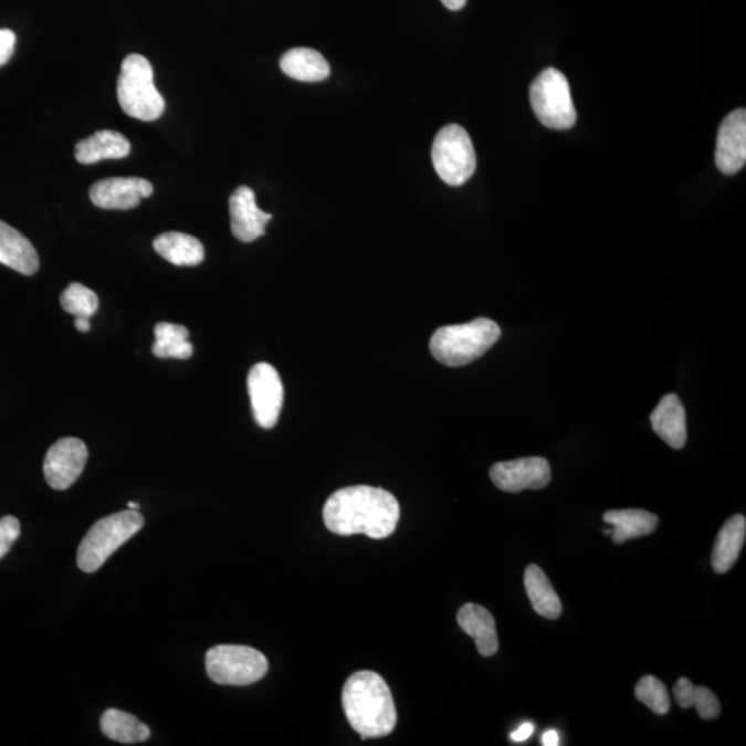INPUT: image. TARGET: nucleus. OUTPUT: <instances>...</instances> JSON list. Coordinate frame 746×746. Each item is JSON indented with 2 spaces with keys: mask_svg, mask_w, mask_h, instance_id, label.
<instances>
[{
  "mask_svg": "<svg viewBox=\"0 0 746 746\" xmlns=\"http://www.w3.org/2000/svg\"><path fill=\"white\" fill-rule=\"evenodd\" d=\"M323 514L330 533L342 536L364 534L369 538L385 539L397 528L400 505L389 491L354 485L332 494Z\"/></svg>",
  "mask_w": 746,
  "mask_h": 746,
  "instance_id": "nucleus-1",
  "label": "nucleus"
},
{
  "mask_svg": "<svg viewBox=\"0 0 746 746\" xmlns=\"http://www.w3.org/2000/svg\"><path fill=\"white\" fill-rule=\"evenodd\" d=\"M347 722L363 739L389 735L397 724V711L389 685L378 673L356 672L342 693Z\"/></svg>",
  "mask_w": 746,
  "mask_h": 746,
  "instance_id": "nucleus-2",
  "label": "nucleus"
},
{
  "mask_svg": "<svg viewBox=\"0 0 746 746\" xmlns=\"http://www.w3.org/2000/svg\"><path fill=\"white\" fill-rule=\"evenodd\" d=\"M501 337L500 325L488 318L442 326L430 340V351L446 367H463L483 357Z\"/></svg>",
  "mask_w": 746,
  "mask_h": 746,
  "instance_id": "nucleus-3",
  "label": "nucleus"
},
{
  "mask_svg": "<svg viewBox=\"0 0 746 746\" xmlns=\"http://www.w3.org/2000/svg\"><path fill=\"white\" fill-rule=\"evenodd\" d=\"M118 102L132 118L151 122L162 116L165 99L154 85L153 65L141 54H130L124 60L118 77Z\"/></svg>",
  "mask_w": 746,
  "mask_h": 746,
  "instance_id": "nucleus-4",
  "label": "nucleus"
},
{
  "mask_svg": "<svg viewBox=\"0 0 746 746\" xmlns=\"http://www.w3.org/2000/svg\"><path fill=\"white\" fill-rule=\"evenodd\" d=\"M144 517L137 511H124L98 519L77 549L76 563L83 572L98 571L111 555L143 528Z\"/></svg>",
  "mask_w": 746,
  "mask_h": 746,
  "instance_id": "nucleus-5",
  "label": "nucleus"
},
{
  "mask_svg": "<svg viewBox=\"0 0 746 746\" xmlns=\"http://www.w3.org/2000/svg\"><path fill=\"white\" fill-rule=\"evenodd\" d=\"M529 102L536 118L550 129L566 130L577 122V109L566 75L556 69H546L529 87Z\"/></svg>",
  "mask_w": 746,
  "mask_h": 746,
  "instance_id": "nucleus-6",
  "label": "nucleus"
},
{
  "mask_svg": "<svg viewBox=\"0 0 746 746\" xmlns=\"http://www.w3.org/2000/svg\"><path fill=\"white\" fill-rule=\"evenodd\" d=\"M431 160L440 179L453 187L464 185L477 168L472 138L459 125H446L437 133Z\"/></svg>",
  "mask_w": 746,
  "mask_h": 746,
  "instance_id": "nucleus-7",
  "label": "nucleus"
},
{
  "mask_svg": "<svg viewBox=\"0 0 746 746\" xmlns=\"http://www.w3.org/2000/svg\"><path fill=\"white\" fill-rule=\"evenodd\" d=\"M204 663L208 676L223 685L253 684L269 671L267 658L248 645H216L207 652Z\"/></svg>",
  "mask_w": 746,
  "mask_h": 746,
  "instance_id": "nucleus-8",
  "label": "nucleus"
},
{
  "mask_svg": "<svg viewBox=\"0 0 746 746\" xmlns=\"http://www.w3.org/2000/svg\"><path fill=\"white\" fill-rule=\"evenodd\" d=\"M248 391L256 423L273 429L284 406V386L273 365L259 363L249 370Z\"/></svg>",
  "mask_w": 746,
  "mask_h": 746,
  "instance_id": "nucleus-9",
  "label": "nucleus"
},
{
  "mask_svg": "<svg viewBox=\"0 0 746 746\" xmlns=\"http://www.w3.org/2000/svg\"><path fill=\"white\" fill-rule=\"evenodd\" d=\"M87 446L74 437H65L49 448L43 473L53 490L64 491L75 484L86 466Z\"/></svg>",
  "mask_w": 746,
  "mask_h": 746,
  "instance_id": "nucleus-10",
  "label": "nucleus"
},
{
  "mask_svg": "<svg viewBox=\"0 0 746 746\" xmlns=\"http://www.w3.org/2000/svg\"><path fill=\"white\" fill-rule=\"evenodd\" d=\"M490 475L496 488L511 494L524 490L545 488L551 479L549 462L539 456L495 463L491 467Z\"/></svg>",
  "mask_w": 746,
  "mask_h": 746,
  "instance_id": "nucleus-11",
  "label": "nucleus"
},
{
  "mask_svg": "<svg viewBox=\"0 0 746 746\" xmlns=\"http://www.w3.org/2000/svg\"><path fill=\"white\" fill-rule=\"evenodd\" d=\"M154 187L138 177H113L94 182L91 188V201L97 208L108 210H129L140 204L141 199L151 197Z\"/></svg>",
  "mask_w": 746,
  "mask_h": 746,
  "instance_id": "nucleus-12",
  "label": "nucleus"
},
{
  "mask_svg": "<svg viewBox=\"0 0 746 746\" xmlns=\"http://www.w3.org/2000/svg\"><path fill=\"white\" fill-rule=\"evenodd\" d=\"M716 166L724 175H735L746 162V111L735 109L722 122L717 133Z\"/></svg>",
  "mask_w": 746,
  "mask_h": 746,
  "instance_id": "nucleus-13",
  "label": "nucleus"
},
{
  "mask_svg": "<svg viewBox=\"0 0 746 746\" xmlns=\"http://www.w3.org/2000/svg\"><path fill=\"white\" fill-rule=\"evenodd\" d=\"M231 231L238 241L253 242L265 234V224L273 216L258 207L251 188L238 187L230 197Z\"/></svg>",
  "mask_w": 746,
  "mask_h": 746,
  "instance_id": "nucleus-14",
  "label": "nucleus"
},
{
  "mask_svg": "<svg viewBox=\"0 0 746 746\" xmlns=\"http://www.w3.org/2000/svg\"><path fill=\"white\" fill-rule=\"evenodd\" d=\"M0 264L8 265L22 275H33L39 270L35 246L19 230L2 220H0Z\"/></svg>",
  "mask_w": 746,
  "mask_h": 746,
  "instance_id": "nucleus-15",
  "label": "nucleus"
},
{
  "mask_svg": "<svg viewBox=\"0 0 746 746\" xmlns=\"http://www.w3.org/2000/svg\"><path fill=\"white\" fill-rule=\"evenodd\" d=\"M458 623L464 633L473 638L483 656L495 655L500 650L495 619L486 608L479 605H464L458 612Z\"/></svg>",
  "mask_w": 746,
  "mask_h": 746,
  "instance_id": "nucleus-16",
  "label": "nucleus"
},
{
  "mask_svg": "<svg viewBox=\"0 0 746 746\" xmlns=\"http://www.w3.org/2000/svg\"><path fill=\"white\" fill-rule=\"evenodd\" d=\"M652 429L674 450H680L687 441L685 429V411L682 401L676 395H666L661 398L654 412L650 417Z\"/></svg>",
  "mask_w": 746,
  "mask_h": 746,
  "instance_id": "nucleus-17",
  "label": "nucleus"
},
{
  "mask_svg": "<svg viewBox=\"0 0 746 746\" xmlns=\"http://www.w3.org/2000/svg\"><path fill=\"white\" fill-rule=\"evenodd\" d=\"M129 154V140L115 130H99L75 146V158L83 165L97 164L103 159H122Z\"/></svg>",
  "mask_w": 746,
  "mask_h": 746,
  "instance_id": "nucleus-18",
  "label": "nucleus"
},
{
  "mask_svg": "<svg viewBox=\"0 0 746 746\" xmlns=\"http://www.w3.org/2000/svg\"><path fill=\"white\" fill-rule=\"evenodd\" d=\"M155 252L179 267H191L203 262L204 248L196 237L182 232H165L154 240Z\"/></svg>",
  "mask_w": 746,
  "mask_h": 746,
  "instance_id": "nucleus-19",
  "label": "nucleus"
},
{
  "mask_svg": "<svg viewBox=\"0 0 746 746\" xmlns=\"http://www.w3.org/2000/svg\"><path fill=\"white\" fill-rule=\"evenodd\" d=\"M746 538V519L740 514L728 518L717 535L715 549L712 553V567L717 574L733 568L743 550Z\"/></svg>",
  "mask_w": 746,
  "mask_h": 746,
  "instance_id": "nucleus-20",
  "label": "nucleus"
},
{
  "mask_svg": "<svg viewBox=\"0 0 746 746\" xmlns=\"http://www.w3.org/2000/svg\"><path fill=\"white\" fill-rule=\"evenodd\" d=\"M280 65L285 75L301 82L325 81L330 74V66L324 55L308 48L287 50Z\"/></svg>",
  "mask_w": 746,
  "mask_h": 746,
  "instance_id": "nucleus-21",
  "label": "nucleus"
},
{
  "mask_svg": "<svg viewBox=\"0 0 746 746\" xmlns=\"http://www.w3.org/2000/svg\"><path fill=\"white\" fill-rule=\"evenodd\" d=\"M605 522L612 525V540L621 545L629 539L654 533L660 518L641 508H627V511L606 512Z\"/></svg>",
  "mask_w": 746,
  "mask_h": 746,
  "instance_id": "nucleus-22",
  "label": "nucleus"
},
{
  "mask_svg": "<svg viewBox=\"0 0 746 746\" xmlns=\"http://www.w3.org/2000/svg\"><path fill=\"white\" fill-rule=\"evenodd\" d=\"M524 585L530 605L540 617L557 619L561 616V601L558 599L556 590L553 589L550 580L536 564H530L525 569Z\"/></svg>",
  "mask_w": 746,
  "mask_h": 746,
  "instance_id": "nucleus-23",
  "label": "nucleus"
},
{
  "mask_svg": "<svg viewBox=\"0 0 746 746\" xmlns=\"http://www.w3.org/2000/svg\"><path fill=\"white\" fill-rule=\"evenodd\" d=\"M99 727L105 737L120 744L144 743L151 735V729L146 724L130 713L119 710L105 711Z\"/></svg>",
  "mask_w": 746,
  "mask_h": 746,
  "instance_id": "nucleus-24",
  "label": "nucleus"
},
{
  "mask_svg": "<svg viewBox=\"0 0 746 746\" xmlns=\"http://www.w3.org/2000/svg\"><path fill=\"white\" fill-rule=\"evenodd\" d=\"M154 334V356L177 359H188L192 356L193 346L188 342L190 334L186 326L159 323L155 325Z\"/></svg>",
  "mask_w": 746,
  "mask_h": 746,
  "instance_id": "nucleus-25",
  "label": "nucleus"
},
{
  "mask_svg": "<svg viewBox=\"0 0 746 746\" xmlns=\"http://www.w3.org/2000/svg\"><path fill=\"white\" fill-rule=\"evenodd\" d=\"M61 307L66 313L75 315L76 318L91 319L98 309V297L96 293L88 290L85 285L70 284L60 296Z\"/></svg>",
  "mask_w": 746,
  "mask_h": 746,
  "instance_id": "nucleus-26",
  "label": "nucleus"
},
{
  "mask_svg": "<svg viewBox=\"0 0 746 746\" xmlns=\"http://www.w3.org/2000/svg\"><path fill=\"white\" fill-rule=\"evenodd\" d=\"M635 698L643 702L656 715H665L671 710V698L665 684L654 676L641 677L635 685Z\"/></svg>",
  "mask_w": 746,
  "mask_h": 746,
  "instance_id": "nucleus-27",
  "label": "nucleus"
},
{
  "mask_svg": "<svg viewBox=\"0 0 746 746\" xmlns=\"http://www.w3.org/2000/svg\"><path fill=\"white\" fill-rule=\"evenodd\" d=\"M691 706H694L698 715L706 721L721 715V702L713 691L706 687H694Z\"/></svg>",
  "mask_w": 746,
  "mask_h": 746,
  "instance_id": "nucleus-28",
  "label": "nucleus"
},
{
  "mask_svg": "<svg viewBox=\"0 0 746 746\" xmlns=\"http://www.w3.org/2000/svg\"><path fill=\"white\" fill-rule=\"evenodd\" d=\"M20 533L19 519L13 516L0 518V560L8 555L11 546L19 539Z\"/></svg>",
  "mask_w": 746,
  "mask_h": 746,
  "instance_id": "nucleus-29",
  "label": "nucleus"
},
{
  "mask_svg": "<svg viewBox=\"0 0 746 746\" xmlns=\"http://www.w3.org/2000/svg\"><path fill=\"white\" fill-rule=\"evenodd\" d=\"M695 685L689 679L682 677L674 684L673 694L680 707L689 710L691 707V698H693V691Z\"/></svg>",
  "mask_w": 746,
  "mask_h": 746,
  "instance_id": "nucleus-30",
  "label": "nucleus"
},
{
  "mask_svg": "<svg viewBox=\"0 0 746 746\" xmlns=\"http://www.w3.org/2000/svg\"><path fill=\"white\" fill-rule=\"evenodd\" d=\"M15 33L10 30H0V66L9 63L15 48Z\"/></svg>",
  "mask_w": 746,
  "mask_h": 746,
  "instance_id": "nucleus-31",
  "label": "nucleus"
},
{
  "mask_svg": "<svg viewBox=\"0 0 746 746\" xmlns=\"http://www.w3.org/2000/svg\"><path fill=\"white\" fill-rule=\"evenodd\" d=\"M534 729L535 727L533 723H524L517 729H514V732L511 734V739L513 743H524V740H527L530 735L534 734Z\"/></svg>",
  "mask_w": 746,
  "mask_h": 746,
  "instance_id": "nucleus-32",
  "label": "nucleus"
},
{
  "mask_svg": "<svg viewBox=\"0 0 746 746\" xmlns=\"http://www.w3.org/2000/svg\"><path fill=\"white\" fill-rule=\"evenodd\" d=\"M558 740H560V738H558L556 729H547V732L542 735L540 743L544 746H557Z\"/></svg>",
  "mask_w": 746,
  "mask_h": 746,
  "instance_id": "nucleus-33",
  "label": "nucleus"
},
{
  "mask_svg": "<svg viewBox=\"0 0 746 746\" xmlns=\"http://www.w3.org/2000/svg\"><path fill=\"white\" fill-rule=\"evenodd\" d=\"M442 4L445 6L446 9L458 11L464 8L466 6L467 0H441Z\"/></svg>",
  "mask_w": 746,
  "mask_h": 746,
  "instance_id": "nucleus-34",
  "label": "nucleus"
},
{
  "mask_svg": "<svg viewBox=\"0 0 746 746\" xmlns=\"http://www.w3.org/2000/svg\"><path fill=\"white\" fill-rule=\"evenodd\" d=\"M75 328L82 332V334H87L91 330V319L75 318Z\"/></svg>",
  "mask_w": 746,
  "mask_h": 746,
  "instance_id": "nucleus-35",
  "label": "nucleus"
},
{
  "mask_svg": "<svg viewBox=\"0 0 746 746\" xmlns=\"http://www.w3.org/2000/svg\"><path fill=\"white\" fill-rule=\"evenodd\" d=\"M127 507L132 508V511H136V508L140 507V505H138L136 502H129L127 503Z\"/></svg>",
  "mask_w": 746,
  "mask_h": 746,
  "instance_id": "nucleus-36",
  "label": "nucleus"
}]
</instances>
